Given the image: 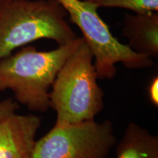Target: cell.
Segmentation results:
<instances>
[{"instance_id": "obj_1", "label": "cell", "mask_w": 158, "mask_h": 158, "mask_svg": "<svg viewBox=\"0 0 158 158\" xmlns=\"http://www.w3.org/2000/svg\"><path fill=\"white\" fill-rule=\"evenodd\" d=\"M83 42L77 37L48 51L25 45L0 59V91L11 90L17 102L31 111H48L49 92L59 70Z\"/></svg>"}, {"instance_id": "obj_2", "label": "cell", "mask_w": 158, "mask_h": 158, "mask_svg": "<svg viewBox=\"0 0 158 158\" xmlns=\"http://www.w3.org/2000/svg\"><path fill=\"white\" fill-rule=\"evenodd\" d=\"M93 55L83 42L59 70L49 92V107L56 113L54 126L94 119L104 108Z\"/></svg>"}, {"instance_id": "obj_3", "label": "cell", "mask_w": 158, "mask_h": 158, "mask_svg": "<svg viewBox=\"0 0 158 158\" xmlns=\"http://www.w3.org/2000/svg\"><path fill=\"white\" fill-rule=\"evenodd\" d=\"M56 0H5L0 10V59L41 39L66 44L77 35Z\"/></svg>"}, {"instance_id": "obj_4", "label": "cell", "mask_w": 158, "mask_h": 158, "mask_svg": "<svg viewBox=\"0 0 158 158\" xmlns=\"http://www.w3.org/2000/svg\"><path fill=\"white\" fill-rule=\"evenodd\" d=\"M82 33L93 55L98 79H112L117 73L116 64L122 63L130 70L151 68L153 59L134 52L114 36L98 8L84 0H56Z\"/></svg>"}, {"instance_id": "obj_5", "label": "cell", "mask_w": 158, "mask_h": 158, "mask_svg": "<svg viewBox=\"0 0 158 158\" xmlns=\"http://www.w3.org/2000/svg\"><path fill=\"white\" fill-rule=\"evenodd\" d=\"M116 141L110 120L54 126L35 142L30 158H107Z\"/></svg>"}, {"instance_id": "obj_6", "label": "cell", "mask_w": 158, "mask_h": 158, "mask_svg": "<svg viewBox=\"0 0 158 158\" xmlns=\"http://www.w3.org/2000/svg\"><path fill=\"white\" fill-rule=\"evenodd\" d=\"M41 125L34 114L12 113L0 119V158H30Z\"/></svg>"}, {"instance_id": "obj_7", "label": "cell", "mask_w": 158, "mask_h": 158, "mask_svg": "<svg viewBox=\"0 0 158 158\" xmlns=\"http://www.w3.org/2000/svg\"><path fill=\"white\" fill-rule=\"evenodd\" d=\"M122 35L127 40L129 48L137 54L150 58L158 56V12L125 13Z\"/></svg>"}, {"instance_id": "obj_8", "label": "cell", "mask_w": 158, "mask_h": 158, "mask_svg": "<svg viewBox=\"0 0 158 158\" xmlns=\"http://www.w3.org/2000/svg\"><path fill=\"white\" fill-rule=\"evenodd\" d=\"M116 158H158V136L130 122L116 149Z\"/></svg>"}, {"instance_id": "obj_9", "label": "cell", "mask_w": 158, "mask_h": 158, "mask_svg": "<svg viewBox=\"0 0 158 158\" xmlns=\"http://www.w3.org/2000/svg\"><path fill=\"white\" fill-rule=\"evenodd\" d=\"M87 2L100 7H117L133 12L143 13L158 12V0H84Z\"/></svg>"}, {"instance_id": "obj_10", "label": "cell", "mask_w": 158, "mask_h": 158, "mask_svg": "<svg viewBox=\"0 0 158 158\" xmlns=\"http://www.w3.org/2000/svg\"><path fill=\"white\" fill-rule=\"evenodd\" d=\"M19 108V102L10 98L0 102V119L9 115L12 113H15Z\"/></svg>"}, {"instance_id": "obj_11", "label": "cell", "mask_w": 158, "mask_h": 158, "mask_svg": "<svg viewBox=\"0 0 158 158\" xmlns=\"http://www.w3.org/2000/svg\"><path fill=\"white\" fill-rule=\"evenodd\" d=\"M147 94L149 101L155 107L158 106V76L153 77L148 85Z\"/></svg>"}, {"instance_id": "obj_12", "label": "cell", "mask_w": 158, "mask_h": 158, "mask_svg": "<svg viewBox=\"0 0 158 158\" xmlns=\"http://www.w3.org/2000/svg\"><path fill=\"white\" fill-rule=\"evenodd\" d=\"M5 0H0V10H1L2 7L4 2H5Z\"/></svg>"}, {"instance_id": "obj_13", "label": "cell", "mask_w": 158, "mask_h": 158, "mask_svg": "<svg viewBox=\"0 0 158 158\" xmlns=\"http://www.w3.org/2000/svg\"><path fill=\"white\" fill-rule=\"evenodd\" d=\"M7 1H10V0H7Z\"/></svg>"}]
</instances>
